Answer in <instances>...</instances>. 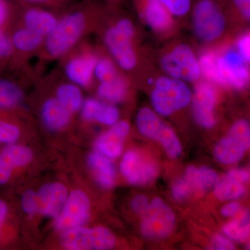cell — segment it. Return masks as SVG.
Returning a JSON list of instances; mask_svg holds the SVG:
<instances>
[{
  "label": "cell",
  "instance_id": "6da1fadb",
  "mask_svg": "<svg viewBox=\"0 0 250 250\" xmlns=\"http://www.w3.org/2000/svg\"><path fill=\"white\" fill-rule=\"evenodd\" d=\"M97 6L94 3H85L57 22L46 38L45 49L51 57H62L78 42L84 33L88 16Z\"/></svg>",
  "mask_w": 250,
  "mask_h": 250
},
{
  "label": "cell",
  "instance_id": "7a4b0ae2",
  "mask_svg": "<svg viewBox=\"0 0 250 250\" xmlns=\"http://www.w3.org/2000/svg\"><path fill=\"white\" fill-rule=\"evenodd\" d=\"M136 29L128 18L117 20L104 35L105 45L117 63L126 71L134 69L138 59L134 47Z\"/></svg>",
  "mask_w": 250,
  "mask_h": 250
},
{
  "label": "cell",
  "instance_id": "3957f363",
  "mask_svg": "<svg viewBox=\"0 0 250 250\" xmlns=\"http://www.w3.org/2000/svg\"><path fill=\"white\" fill-rule=\"evenodd\" d=\"M191 11L192 29L199 40L212 42L223 36L227 19L218 0H194Z\"/></svg>",
  "mask_w": 250,
  "mask_h": 250
},
{
  "label": "cell",
  "instance_id": "277c9868",
  "mask_svg": "<svg viewBox=\"0 0 250 250\" xmlns=\"http://www.w3.org/2000/svg\"><path fill=\"white\" fill-rule=\"evenodd\" d=\"M192 97L187 82L166 75L159 77L154 82L151 101L156 113L169 116L187 106Z\"/></svg>",
  "mask_w": 250,
  "mask_h": 250
},
{
  "label": "cell",
  "instance_id": "5b68a950",
  "mask_svg": "<svg viewBox=\"0 0 250 250\" xmlns=\"http://www.w3.org/2000/svg\"><path fill=\"white\" fill-rule=\"evenodd\" d=\"M160 65L167 76L185 82H197L202 75L199 59L187 43H179L164 54Z\"/></svg>",
  "mask_w": 250,
  "mask_h": 250
},
{
  "label": "cell",
  "instance_id": "8992f818",
  "mask_svg": "<svg viewBox=\"0 0 250 250\" xmlns=\"http://www.w3.org/2000/svg\"><path fill=\"white\" fill-rule=\"evenodd\" d=\"M136 124L141 134L160 142L170 157L175 159L181 155L182 146L175 133L152 110L140 109Z\"/></svg>",
  "mask_w": 250,
  "mask_h": 250
},
{
  "label": "cell",
  "instance_id": "52a82bcc",
  "mask_svg": "<svg viewBox=\"0 0 250 250\" xmlns=\"http://www.w3.org/2000/svg\"><path fill=\"white\" fill-rule=\"evenodd\" d=\"M62 246L70 250H110L116 244L114 235L108 229L80 228L64 231Z\"/></svg>",
  "mask_w": 250,
  "mask_h": 250
},
{
  "label": "cell",
  "instance_id": "ba28073f",
  "mask_svg": "<svg viewBox=\"0 0 250 250\" xmlns=\"http://www.w3.org/2000/svg\"><path fill=\"white\" fill-rule=\"evenodd\" d=\"M250 124L246 120H240L231 126L226 137L215 148V156L220 163L232 164L241 160L249 149Z\"/></svg>",
  "mask_w": 250,
  "mask_h": 250
},
{
  "label": "cell",
  "instance_id": "9c48e42d",
  "mask_svg": "<svg viewBox=\"0 0 250 250\" xmlns=\"http://www.w3.org/2000/svg\"><path fill=\"white\" fill-rule=\"evenodd\" d=\"M174 226L175 215L173 211L159 197L154 198L142 214L141 231L147 238H165L173 231Z\"/></svg>",
  "mask_w": 250,
  "mask_h": 250
},
{
  "label": "cell",
  "instance_id": "30bf717a",
  "mask_svg": "<svg viewBox=\"0 0 250 250\" xmlns=\"http://www.w3.org/2000/svg\"><path fill=\"white\" fill-rule=\"evenodd\" d=\"M90 213V202L88 195L83 190H73L56 216V228L64 232L80 228L88 221Z\"/></svg>",
  "mask_w": 250,
  "mask_h": 250
},
{
  "label": "cell",
  "instance_id": "8fae6325",
  "mask_svg": "<svg viewBox=\"0 0 250 250\" xmlns=\"http://www.w3.org/2000/svg\"><path fill=\"white\" fill-rule=\"evenodd\" d=\"M122 174L129 184L144 186L150 183L157 177V164L136 151H129L123 156L121 164Z\"/></svg>",
  "mask_w": 250,
  "mask_h": 250
},
{
  "label": "cell",
  "instance_id": "7c38bea8",
  "mask_svg": "<svg viewBox=\"0 0 250 250\" xmlns=\"http://www.w3.org/2000/svg\"><path fill=\"white\" fill-rule=\"evenodd\" d=\"M219 71L226 86L241 90L248 85L250 75L248 62L237 50H229L217 57Z\"/></svg>",
  "mask_w": 250,
  "mask_h": 250
},
{
  "label": "cell",
  "instance_id": "4fadbf2b",
  "mask_svg": "<svg viewBox=\"0 0 250 250\" xmlns=\"http://www.w3.org/2000/svg\"><path fill=\"white\" fill-rule=\"evenodd\" d=\"M216 93L214 87L202 82L195 86L192 95V111L199 125L205 128H211L215 124V106Z\"/></svg>",
  "mask_w": 250,
  "mask_h": 250
},
{
  "label": "cell",
  "instance_id": "5bb4252c",
  "mask_svg": "<svg viewBox=\"0 0 250 250\" xmlns=\"http://www.w3.org/2000/svg\"><path fill=\"white\" fill-rule=\"evenodd\" d=\"M33 158L29 147L18 145H9L0 151V187L11 180L14 170L27 165Z\"/></svg>",
  "mask_w": 250,
  "mask_h": 250
},
{
  "label": "cell",
  "instance_id": "9a60e30c",
  "mask_svg": "<svg viewBox=\"0 0 250 250\" xmlns=\"http://www.w3.org/2000/svg\"><path fill=\"white\" fill-rule=\"evenodd\" d=\"M39 213L56 217L66 201L68 192L65 185L59 182L46 184L36 192Z\"/></svg>",
  "mask_w": 250,
  "mask_h": 250
},
{
  "label": "cell",
  "instance_id": "2e32d148",
  "mask_svg": "<svg viewBox=\"0 0 250 250\" xmlns=\"http://www.w3.org/2000/svg\"><path fill=\"white\" fill-rule=\"evenodd\" d=\"M136 3L145 21L153 30L164 33L173 25L174 16L159 1L136 0Z\"/></svg>",
  "mask_w": 250,
  "mask_h": 250
},
{
  "label": "cell",
  "instance_id": "e0dca14e",
  "mask_svg": "<svg viewBox=\"0 0 250 250\" xmlns=\"http://www.w3.org/2000/svg\"><path fill=\"white\" fill-rule=\"evenodd\" d=\"M130 126L126 121L117 122L111 129L102 135L95 143L99 152L111 159H116L121 155L123 143L129 134Z\"/></svg>",
  "mask_w": 250,
  "mask_h": 250
},
{
  "label": "cell",
  "instance_id": "ac0fdd59",
  "mask_svg": "<svg viewBox=\"0 0 250 250\" xmlns=\"http://www.w3.org/2000/svg\"><path fill=\"white\" fill-rule=\"evenodd\" d=\"M250 180V173L245 169L230 171L215 186V195L220 200H235L246 192L245 184Z\"/></svg>",
  "mask_w": 250,
  "mask_h": 250
},
{
  "label": "cell",
  "instance_id": "d6986e66",
  "mask_svg": "<svg viewBox=\"0 0 250 250\" xmlns=\"http://www.w3.org/2000/svg\"><path fill=\"white\" fill-rule=\"evenodd\" d=\"M98 59L91 54H81L67 62L65 67L67 78L80 87H86L93 80Z\"/></svg>",
  "mask_w": 250,
  "mask_h": 250
},
{
  "label": "cell",
  "instance_id": "ffe728a7",
  "mask_svg": "<svg viewBox=\"0 0 250 250\" xmlns=\"http://www.w3.org/2000/svg\"><path fill=\"white\" fill-rule=\"evenodd\" d=\"M82 116L85 121L113 125L118 122L120 112L112 105L106 104L93 98L87 99L82 106Z\"/></svg>",
  "mask_w": 250,
  "mask_h": 250
},
{
  "label": "cell",
  "instance_id": "44dd1931",
  "mask_svg": "<svg viewBox=\"0 0 250 250\" xmlns=\"http://www.w3.org/2000/svg\"><path fill=\"white\" fill-rule=\"evenodd\" d=\"M42 122L51 131H59L68 125L71 113L59 103L57 98L46 100L41 109Z\"/></svg>",
  "mask_w": 250,
  "mask_h": 250
},
{
  "label": "cell",
  "instance_id": "7402d4cb",
  "mask_svg": "<svg viewBox=\"0 0 250 250\" xmlns=\"http://www.w3.org/2000/svg\"><path fill=\"white\" fill-rule=\"evenodd\" d=\"M88 164L95 180L101 187L105 188L113 187L116 169L107 156L99 152L91 153L88 157Z\"/></svg>",
  "mask_w": 250,
  "mask_h": 250
},
{
  "label": "cell",
  "instance_id": "603a6c76",
  "mask_svg": "<svg viewBox=\"0 0 250 250\" xmlns=\"http://www.w3.org/2000/svg\"><path fill=\"white\" fill-rule=\"evenodd\" d=\"M23 20L25 27L43 36L48 35L58 22L52 13L37 7H31L26 10Z\"/></svg>",
  "mask_w": 250,
  "mask_h": 250
},
{
  "label": "cell",
  "instance_id": "cb8c5ba5",
  "mask_svg": "<svg viewBox=\"0 0 250 250\" xmlns=\"http://www.w3.org/2000/svg\"><path fill=\"white\" fill-rule=\"evenodd\" d=\"M184 178L187 181L192 192H197L208 191L215 187L218 181L216 172L208 167L190 166L186 171Z\"/></svg>",
  "mask_w": 250,
  "mask_h": 250
},
{
  "label": "cell",
  "instance_id": "d4e9b609",
  "mask_svg": "<svg viewBox=\"0 0 250 250\" xmlns=\"http://www.w3.org/2000/svg\"><path fill=\"white\" fill-rule=\"evenodd\" d=\"M127 93V85L119 75L111 80L100 82L98 94L100 98L111 103H119L124 100Z\"/></svg>",
  "mask_w": 250,
  "mask_h": 250
},
{
  "label": "cell",
  "instance_id": "484cf974",
  "mask_svg": "<svg viewBox=\"0 0 250 250\" xmlns=\"http://www.w3.org/2000/svg\"><path fill=\"white\" fill-rule=\"evenodd\" d=\"M22 88L12 80L0 77V111L9 109L22 102Z\"/></svg>",
  "mask_w": 250,
  "mask_h": 250
},
{
  "label": "cell",
  "instance_id": "4316f807",
  "mask_svg": "<svg viewBox=\"0 0 250 250\" xmlns=\"http://www.w3.org/2000/svg\"><path fill=\"white\" fill-rule=\"evenodd\" d=\"M70 113H74L82 108L83 95L80 86L75 83H62L57 90V98Z\"/></svg>",
  "mask_w": 250,
  "mask_h": 250
},
{
  "label": "cell",
  "instance_id": "83f0119b",
  "mask_svg": "<svg viewBox=\"0 0 250 250\" xmlns=\"http://www.w3.org/2000/svg\"><path fill=\"white\" fill-rule=\"evenodd\" d=\"M43 37L36 31L24 27L15 31L10 38L14 49L21 52H31L40 46Z\"/></svg>",
  "mask_w": 250,
  "mask_h": 250
},
{
  "label": "cell",
  "instance_id": "f1b7e54d",
  "mask_svg": "<svg viewBox=\"0 0 250 250\" xmlns=\"http://www.w3.org/2000/svg\"><path fill=\"white\" fill-rule=\"evenodd\" d=\"M224 232L230 238L238 242L248 239L250 235V214L245 211L239 218L227 224L223 228Z\"/></svg>",
  "mask_w": 250,
  "mask_h": 250
},
{
  "label": "cell",
  "instance_id": "f546056e",
  "mask_svg": "<svg viewBox=\"0 0 250 250\" xmlns=\"http://www.w3.org/2000/svg\"><path fill=\"white\" fill-rule=\"evenodd\" d=\"M201 73L212 83L226 86L223 77L220 75L217 64V57L212 53H206L199 59Z\"/></svg>",
  "mask_w": 250,
  "mask_h": 250
},
{
  "label": "cell",
  "instance_id": "4dcf8cb0",
  "mask_svg": "<svg viewBox=\"0 0 250 250\" xmlns=\"http://www.w3.org/2000/svg\"><path fill=\"white\" fill-rule=\"evenodd\" d=\"M170 11L174 17H185L191 11L194 0H156Z\"/></svg>",
  "mask_w": 250,
  "mask_h": 250
},
{
  "label": "cell",
  "instance_id": "1f68e13d",
  "mask_svg": "<svg viewBox=\"0 0 250 250\" xmlns=\"http://www.w3.org/2000/svg\"><path fill=\"white\" fill-rule=\"evenodd\" d=\"M118 75L116 66L110 59L102 58L97 60L94 75L100 82L111 80Z\"/></svg>",
  "mask_w": 250,
  "mask_h": 250
},
{
  "label": "cell",
  "instance_id": "d6a6232c",
  "mask_svg": "<svg viewBox=\"0 0 250 250\" xmlns=\"http://www.w3.org/2000/svg\"><path fill=\"white\" fill-rule=\"evenodd\" d=\"M21 131L16 125L0 118V143L11 145L19 139Z\"/></svg>",
  "mask_w": 250,
  "mask_h": 250
},
{
  "label": "cell",
  "instance_id": "836d02e7",
  "mask_svg": "<svg viewBox=\"0 0 250 250\" xmlns=\"http://www.w3.org/2000/svg\"><path fill=\"white\" fill-rule=\"evenodd\" d=\"M21 205L23 210L29 215L39 213V206H38L37 195L33 190H27L23 194Z\"/></svg>",
  "mask_w": 250,
  "mask_h": 250
},
{
  "label": "cell",
  "instance_id": "e575fe53",
  "mask_svg": "<svg viewBox=\"0 0 250 250\" xmlns=\"http://www.w3.org/2000/svg\"><path fill=\"white\" fill-rule=\"evenodd\" d=\"M192 192L191 189L184 178L176 181L172 187V197L177 201L187 200Z\"/></svg>",
  "mask_w": 250,
  "mask_h": 250
},
{
  "label": "cell",
  "instance_id": "d590c367",
  "mask_svg": "<svg viewBox=\"0 0 250 250\" xmlns=\"http://www.w3.org/2000/svg\"><path fill=\"white\" fill-rule=\"evenodd\" d=\"M13 51L14 47L11 43V38L3 29H0V62L9 59Z\"/></svg>",
  "mask_w": 250,
  "mask_h": 250
},
{
  "label": "cell",
  "instance_id": "8d00e7d4",
  "mask_svg": "<svg viewBox=\"0 0 250 250\" xmlns=\"http://www.w3.org/2000/svg\"><path fill=\"white\" fill-rule=\"evenodd\" d=\"M236 50L242 57L249 62L250 60V36L249 33L243 35L238 39L236 43Z\"/></svg>",
  "mask_w": 250,
  "mask_h": 250
},
{
  "label": "cell",
  "instance_id": "74e56055",
  "mask_svg": "<svg viewBox=\"0 0 250 250\" xmlns=\"http://www.w3.org/2000/svg\"><path fill=\"white\" fill-rule=\"evenodd\" d=\"M231 3L242 17L246 21H250V0H231Z\"/></svg>",
  "mask_w": 250,
  "mask_h": 250
},
{
  "label": "cell",
  "instance_id": "f35d334b",
  "mask_svg": "<svg viewBox=\"0 0 250 250\" xmlns=\"http://www.w3.org/2000/svg\"><path fill=\"white\" fill-rule=\"evenodd\" d=\"M131 208L138 214L142 215L145 210L147 209L149 202L147 196L143 195H138L135 197L131 202Z\"/></svg>",
  "mask_w": 250,
  "mask_h": 250
},
{
  "label": "cell",
  "instance_id": "ab89813d",
  "mask_svg": "<svg viewBox=\"0 0 250 250\" xmlns=\"http://www.w3.org/2000/svg\"><path fill=\"white\" fill-rule=\"evenodd\" d=\"M11 14V5L8 1L0 0V29H3Z\"/></svg>",
  "mask_w": 250,
  "mask_h": 250
},
{
  "label": "cell",
  "instance_id": "60d3db41",
  "mask_svg": "<svg viewBox=\"0 0 250 250\" xmlns=\"http://www.w3.org/2000/svg\"><path fill=\"white\" fill-rule=\"evenodd\" d=\"M213 249L220 250H235V246L232 243L222 236L214 237L213 242Z\"/></svg>",
  "mask_w": 250,
  "mask_h": 250
},
{
  "label": "cell",
  "instance_id": "b9f144b4",
  "mask_svg": "<svg viewBox=\"0 0 250 250\" xmlns=\"http://www.w3.org/2000/svg\"><path fill=\"white\" fill-rule=\"evenodd\" d=\"M8 214H9V206L6 201L2 199H0V241L1 240L3 228H4Z\"/></svg>",
  "mask_w": 250,
  "mask_h": 250
},
{
  "label": "cell",
  "instance_id": "7bdbcfd3",
  "mask_svg": "<svg viewBox=\"0 0 250 250\" xmlns=\"http://www.w3.org/2000/svg\"><path fill=\"white\" fill-rule=\"evenodd\" d=\"M241 209V206L238 202H231L227 204L222 208L221 212L226 217L233 216Z\"/></svg>",
  "mask_w": 250,
  "mask_h": 250
},
{
  "label": "cell",
  "instance_id": "ee69618b",
  "mask_svg": "<svg viewBox=\"0 0 250 250\" xmlns=\"http://www.w3.org/2000/svg\"><path fill=\"white\" fill-rule=\"evenodd\" d=\"M29 4L59 6L68 2L70 0H23Z\"/></svg>",
  "mask_w": 250,
  "mask_h": 250
},
{
  "label": "cell",
  "instance_id": "f6af8a7d",
  "mask_svg": "<svg viewBox=\"0 0 250 250\" xmlns=\"http://www.w3.org/2000/svg\"><path fill=\"white\" fill-rule=\"evenodd\" d=\"M104 1L108 4L113 5L119 2L121 0H104Z\"/></svg>",
  "mask_w": 250,
  "mask_h": 250
},
{
  "label": "cell",
  "instance_id": "bcb514c9",
  "mask_svg": "<svg viewBox=\"0 0 250 250\" xmlns=\"http://www.w3.org/2000/svg\"><path fill=\"white\" fill-rule=\"evenodd\" d=\"M5 1H8V0H5Z\"/></svg>",
  "mask_w": 250,
  "mask_h": 250
}]
</instances>
